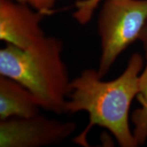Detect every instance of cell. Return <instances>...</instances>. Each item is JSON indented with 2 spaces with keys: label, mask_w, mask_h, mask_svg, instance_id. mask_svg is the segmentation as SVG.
I'll list each match as a JSON object with an SVG mask.
<instances>
[{
  "label": "cell",
  "mask_w": 147,
  "mask_h": 147,
  "mask_svg": "<svg viewBox=\"0 0 147 147\" xmlns=\"http://www.w3.org/2000/svg\"><path fill=\"white\" fill-rule=\"evenodd\" d=\"M144 59L135 53L130 57L125 69L119 77L104 81L97 70L86 69L71 82L65 113L84 111L89 115L87 128L76 138L87 144L86 136L95 125L108 129L122 147L138 146L129 123L131 104L139 89V77Z\"/></svg>",
  "instance_id": "1"
},
{
  "label": "cell",
  "mask_w": 147,
  "mask_h": 147,
  "mask_svg": "<svg viewBox=\"0 0 147 147\" xmlns=\"http://www.w3.org/2000/svg\"><path fill=\"white\" fill-rule=\"evenodd\" d=\"M63 49V41L55 36H46L25 50L7 43L0 50V75L26 87L42 108L64 114L71 80Z\"/></svg>",
  "instance_id": "2"
},
{
  "label": "cell",
  "mask_w": 147,
  "mask_h": 147,
  "mask_svg": "<svg viewBox=\"0 0 147 147\" xmlns=\"http://www.w3.org/2000/svg\"><path fill=\"white\" fill-rule=\"evenodd\" d=\"M147 21V0H104L98 16L101 55L97 69L103 78L119 56L138 40Z\"/></svg>",
  "instance_id": "3"
},
{
  "label": "cell",
  "mask_w": 147,
  "mask_h": 147,
  "mask_svg": "<svg viewBox=\"0 0 147 147\" xmlns=\"http://www.w3.org/2000/svg\"><path fill=\"white\" fill-rule=\"evenodd\" d=\"M74 122H61L38 115L0 121L1 147H42L57 144L70 136Z\"/></svg>",
  "instance_id": "4"
},
{
  "label": "cell",
  "mask_w": 147,
  "mask_h": 147,
  "mask_svg": "<svg viewBox=\"0 0 147 147\" xmlns=\"http://www.w3.org/2000/svg\"><path fill=\"white\" fill-rule=\"evenodd\" d=\"M45 14L14 0H0V40L27 49L46 36L40 23Z\"/></svg>",
  "instance_id": "5"
},
{
  "label": "cell",
  "mask_w": 147,
  "mask_h": 147,
  "mask_svg": "<svg viewBox=\"0 0 147 147\" xmlns=\"http://www.w3.org/2000/svg\"><path fill=\"white\" fill-rule=\"evenodd\" d=\"M39 103L33 93L8 77H0V120L27 118L40 114Z\"/></svg>",
  "instance_id": "6"
},
{
  "label": "cell",
  "mask_w": 147,
  "mask_h": 147,
  "mask_svg": "<svg viewBox=\"0 0 147 147\" xmlns=\"http://www.w3.org/2000/svg\"><path fill=\"white\" fill-rule=\"evenodd\" d=\"M138 87L136 97L140 108L134 110L131 118L134 125V137L139 146L147 140V59L144 70L140 74Z\"/></svg>",
  "instance_id": "7"
},
{
  "label": "cell",
  "mask_w": 147,
  "mask_h": 147,
  "mask_svg": "<svg viewBox=\"0 0 147 147\" xmlns=\"http://www.w3.org/2000/svg\"><path fill=\"white\" fill-rule=\"evenodd\" d=\"M104 0H78L75 3L74 19L80 25H86L91 21L95 9Z\"/></svg>",
  "instance_id": "8"
},
{
  "label": "cell",
  "mask_w": 147,
  "mask_h": 147,
  "mask_svg": "<svg viewBox=\"0 0 147 147\" xmlns=\"http://www.w3.org/2000/svg\"><path fill=\"white\" fill-rule=\"evenodd\" d=\"M17 2L28 5L35 10L45 16L54 13V7L57 0H14Z\"/></svg>",
  "instance_id": "9"
},
{
  "label": "cell",
  "mask_w": 147,
  "mask_h": 147,
  "mask_svg": "<svg viewBox=\"0 0 147 147\" xmlns=\"http://www.w3.org/2000/svg\"><path fill=\"white\" fill-rule=\"evenodd\" d=\"M138 40L142 42L143 49H144L145 53V57H146V59H147V21L143 27Z\"/></svg>",
  "instance_id": "10"
}]
</instances>
